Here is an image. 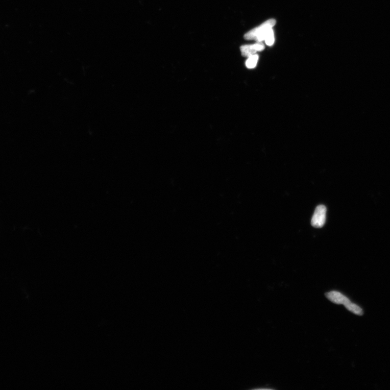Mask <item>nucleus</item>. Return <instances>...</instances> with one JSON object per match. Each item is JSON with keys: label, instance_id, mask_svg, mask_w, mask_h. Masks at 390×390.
I'll return each instance as SVG.
<instances>
[{"label": "nucleus", "instance_id": "nucleus-1", "mask_svg": "<svg viewBox=\"0 0 390 390\" xmlns=\"http://www.w3.org/2000/svg\"><path fill=\"white\" fill-rule=\"evenodd\" d=\"M276 24L274 19H270L265 21L261 26L247 33L244 36L246 40H255L258 42L264 40L269 31Z\"/></svg>", "mask_w": 390, "mask_h": 390}, {"label": "nucleus", "instance_id": "nucleus-2", "mask_svg": "<svg viewBox=\"0 0 390 390\" xmlns=\"http://www.w3.org/2000/svg\"><path fill=\"white\" fill-rule=\"evenodd\" d=\"M326 208L325 206H318L313 215L311 224L315 228H322L325 224Z\"/></svg>", "mask_w": 390, "mask_h": 390}, {"label": "nucleus", "instance_id": "nucleus-3", "mask_svg": "<svg viewBox=\"0 0 390 390\" xmlns=\"http://www.w3.org/2000/svg\"><path fill=\"white\" fill-rule=\"evenodd\" d=\"M264 49V46L261 42L253 44V45H243L240 47L242 55L246 57L254 55L257 52L262 51Z\"/></svg>", "mask_w": 390, "mask_h": 390}, {"label": "nucleus", "instance_id": "nucleus-4", "mask_svg": "<svg viewBox=\"0 0 390 390\" xmlns=\"http://www.w3.org/2000/svg\"><path fill=\"white\" fill-rule=\"evenodd\" d=\"M325 296L331 302L335 304L345 305L350 301L347 297L344 296L341 292L336 291L328 292L325 294Z\"/></svg>", "mask_w": 390, "mask_h": 390}, {"label": "nucleus", "instance_id": "nucleus-5", "mask_svg": "<svg viewBox=\"0 0 390 390\" xmlns=\"http://www.w3.org/2000/svg\"><path fill=\"white\" fill-rule=\"evenodd\" d=\"M349 311L357 315H361L363 314L362 309L356 304H353L349 301L348 303L344 305Z\"/></svg>", "mask_w": 390, "mask_h": 390}, {"label": "nucleus", "instance_id": "nucleus-6", "mask_svg": "<svg viewBox=\"0 0 390 390\" xmlns=\"http://www.w3.org/2000/svg\"><path fill=\"white\" fill-rule=\"evenodd\" d=\"M259 60V56L254 55L248 57L246 62V67L248 68H254L256 67Z\"/></svg>", "mask_w": 390, "mask_h": 390}, {"label": "nucleus", "instance_id": "nucleus-7", "mask_svg": "<svg viewBox=\"0 0 390 390\" xmlns=\"http://www.w3.org/2000/svg\"><path fill=\"white\" fill-rule=\"evenodd\" d=\"M264 40L267 45L272 46L273 45L274 42V32L272 29L269 31Z\"/></svg>", "mask_w": 390, "mask_h": 390}]
</instances>
